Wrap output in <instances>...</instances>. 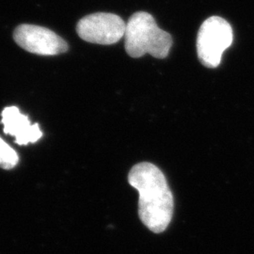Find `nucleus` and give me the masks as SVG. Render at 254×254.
Returning <instances> with one entry per match:
<instances>
[{"label":"nucleus","instance_id":"f257e3e1","mask_svg":"<svg viewBox=\"0 0 254 254\" xmlns=\"http://www.w3.org/2000/svg\"><path fill=\"white\" fill-rule=\"evenodd\" d=\"M129 184L138 191V216L155 234L164 232L172 221L173 196L164 173L155 165H135L128 174Z\"/></svg>","mask_w":254,"mask_h":254},{"label":"nucleus","instance_id":"f03ea898","mask_svg":"<svg viewBox=\"0 0 254 254\" xmlns=\"http://www.w3.org/2000/svg\"><path fill=\"white\" fill-rule=\"evenodd\" d=\"M126 50L132 58L149 54L165 59L173 46L171 34L157 26L154 17L144 11L135 12L127 23Z\"/></svg>","mask_w":254,"mask_h":254},{"label":"nucleus","instance_id":"7ed1b4c3","mask_svg":"<svg viewBox=\"0 0 254 254\" xmlns=\"http://www.w3.org/2000/svg\"><path fill=\"white\" fill-rule=\"evenodd\" d=\"M233 40V28L225 19L219 16L206 19L200 26L197 38V53L200 64L207 68L218 67Z\"/></svg>","mask_w":254,"mask_h":254},{"label":"nucleus","instance_id":"20e7f679","mask_svg":"<svg viewBox=\"0 0 254 254\" xmlns=\"http://www.w3.org/2000/svg\"><path fill=\"white\" fill-rule=\"evenodd\" d=\"M127 24L119 15L97 12L79 20L76 32L82 40L97 45H114L125 36Z\"/></svg>","mask_w":254,"mask_h":254},{"label":"nucleus","instance_id":"39448f33","mask_svg":"<svg viewBox=\"0 0 254 254\" xmlns=\"http://www.w3.org/2000/svg\"><path fill=\"white\" fill-rule=\"evenodd\" d=\"M15 43L27 52L56 56L68 50V45L54 31L35 25H21L13 32Z\"/></svg>","mask_w":254,"mask_h":254},{"label":"nucleus","instance_id":"423d86ee","mask_svg":"<svg viewBox=\"0 0 254 254\" xmlns=\"http://www.w3.org/2000/svg\"><path fill=\"white\" fill-rule=\"evenodd\" d=\"M1 116L4 133L14 136L15 142L19 145L35 143L43 136L39 125H31L28 117L22 114L17 107L5 108Z\"/></svg>","mask_w":254,"mask_h":254},{"label":"nucleus","instance_id":"0eeeda50","mask_svg":"<svg viewBox=\"0 0 254 254\" xmlns=\"http://www.w3.org/2000/svg\"><path fill=\"white\" fill-rule=\"evenodd\" d=\"M18 162V154L0 136V168L11 170Z\"/></svg>","mask_w":254,"mask_h":254}]
</instances>
